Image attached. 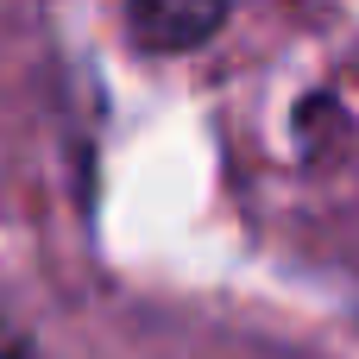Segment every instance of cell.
<instances>
[{"mask_svg": "<svg viewBox=\"0 0 359 359\" xmlns=\"http://www.w3.org/2000/svg\"><path fill=\"white\" fill-rule=\"evenodd\" d=\"M221 25H227V6H196V0H151L126 13V32L145 50H196Z\"/></svg>", "mask_w": 359, "mask_h": 359, "instance_id": "cell-1", "label": "cell"}, {"mask_svg": "<svg viewBox=\"0 0 359 359\" xmlns=\"http://www.w3.org/2000/svg\"><path fill=\"white\" fill-rule=\"evenodd\" d=\"M0 359H13V353H0Z\"/></svg>", "mask_w": 359, "mask_h": 359, "instance_id": "cell-2", "label": "cell"}]
</instances>
